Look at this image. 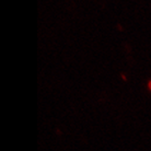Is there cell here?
Returning a JSON list of instances; mask_svg holds the SVG:
<instances>
[{"label":"cell","mask_w":151,"mask_h":151,"mask_svg":"<svg viewBox=\"0 0 151 151\" xmlns=\"http://www.w3.org/2000/svg\"><path fill=\"white\" fill-rule=\"evenodd\" d=\"M149 88H150V90H151V82H149Z\"/></svg>","instance_id":"1"}]
</instances>
